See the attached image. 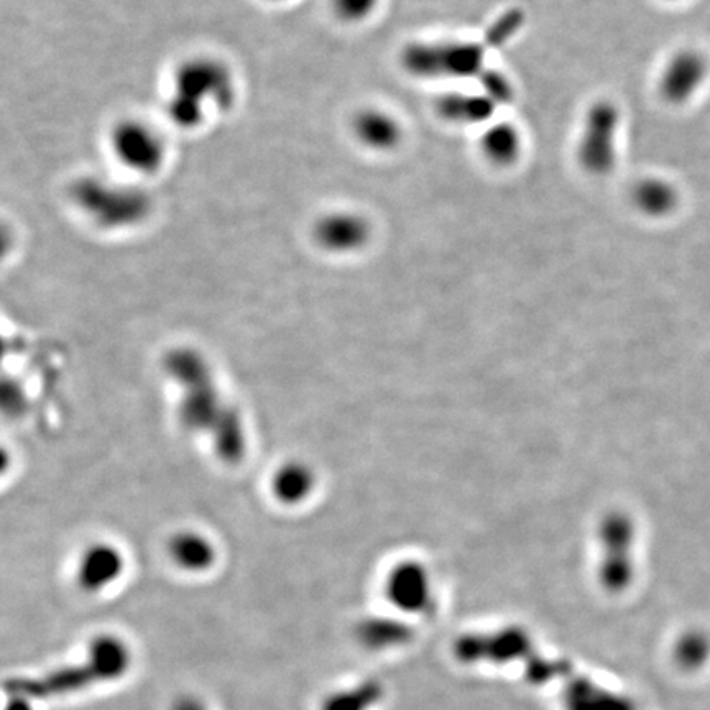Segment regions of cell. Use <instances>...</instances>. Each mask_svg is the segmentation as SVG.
Segmentation results:
<instances>
[{
	"instance_id": "14",
	"label": "cell",
	"mask_w": 710,
	"mask_h": 710,
	"mask_svg": "<svg viewBox=\"0 0 710 710\" xmlns=\"http://www.w3.org/2000/svg\"><path fill=\"white\" fill-rule=\"evenodd\" d=\"M166 553L176 568L186 572H204L213 568L217 551L213 541L201 531L181 530L171 536Z\"/></svg>"
},
{
	"instance_id": "16",
	"label": "cell",
	"mask_w": 710,
	"mask_h": 710,
	"mask_svg": "<svg viewBox=\"0 0 710 710\" xmlns=\"http://www.w3.org/2000/svg\"><path fill=\"white\" fill-rule=\"evenodd\" d=\"M441 117L454 124H484L494 116L495 104L482 94L449 93L438 101Z\"/></svg>"
},
{
	"instance_id": "20",
	"label": "cell",
	"mask_w": 710,
	"mask_h": 710,
	"mask_svg": "<svg viewBox=\"0 0 710 710\" xmlns=\"http://www.w3.org/2000/svg\"><path fill=\"white\" fill-rule=\"evenodd\" d=\"M383 696L382 684L377 681H365L347 691L332 694L324 702L323 710H370L380 702Z\"/></svg>"
},
{
	"instance_id": "3",
	"label": "cell",
	"mask_w": 710,
	"mask_h": 710,
	"mask_svg": "<svg viewBox=\"0 0 710 710\" xmlns=\"http://www.w3.org/2000/svg\"><path fill=\"white\" fill-rule=\"evenodd\" d=\"M130 664L127 646L116 637H101L94 641L88 660L38 678H14L5 683L10 696L33 699L63 696L83 691L102 681H112L122 676Z\"/></svg>"
},
{
	"instance_id": "9",
	"label": "cell",
	"mask_w": 710,
	"mask_h": 710,
	"mask_svg": "<svg viewBox=\"0 0 710 710\" xmlns=\"http://www.w3.org/2000/svg\"><path fill=\"white\" fill-rule=\"evenodd\" d=\"M709 76V61L701 51H678L661 71L660 93L669 104H686L701 91Z\"/></svg>"
},
{
	"instance_id": "22",
	"label": "cell",
	"mask_w": 710,
	"mask_h": 710,
	"mask_svg": "<svg viewBox=\"0 0 710 710\" xmlns=\"http://www.w3.org/2000/svg\"><path fill=\"white\" fill-rule=\"evenodd\" d=\"M377 5L379 0H331L332 12L346 24H359L369 19Z\"/></svg>"
},
{
	"instance_id": "8",
	"label": "cell",
	"mask_w": 710,
	"mask_h": 710,
	"mask_svg": "<svg viewBox=\"0 0 710 710\" xmlns=\"http://www.w3.org/2000/svg\"><path fill=\"white\" fill-rule=\"evenodd\" d=\"M372 227L367 217L355 211H331L319 217L313 237L319 249L329 254H354L369 244Z\"/></svg>"
},
{
	"instance_id": "21",
	"label": "cell",
	"mask_w": 710,
	"mask_h": 710,
	"mask_svg": "<svg viewBox=\"0 0 710 710\" xmlns=\"http://www.w3.org/2000/svg\"><path fill=\"white\" fill-rule=\"evenodd\" d=\"M525 22V15L521 10H508L502 17H498L485 33L487 47H502L510 38L517 35L521 25Z\"/></svg>"
},
{
	"instance_id": "26",
	"label": "cell",
	"mask_w": 710,
	"mask_h": 710,
	"mask_svg": "<svg viewBox=\"0 0 710 710\" xmlns=\"http://www.w3.org/2000/svg\"><path fill=\"white\" fill-rule=\"evenodd\" d=\"M5 710H32V707H30V701H28V699L12 696Z\"/></svg>"
},
{
	"instance_id": "24",
	"label": "cell",
	"mask_w": 710,
	"mask_h": 710,
	"mask_svg": "<svg viewBox=\"0 0 710 710\" xmlns=\"http://www.w3.org/2000/svg\"><path fill=\"white\" fill-rule=\"evenodd\" d=\"M482 93L490 97L495 104H505L513 99V86L507 76L494 70H484L479 76Z\"/></svg>"
},
{
	"instance_id": "5",
	"label": "cell",
	"mask_w": 710,
	"mask_h": 710,
	"mask_svg": "<svg viewBox=\"0 0 710 710\" xmlns=\"http://www.w3.org/2000/svg\"><path fill=\"white\" fill-rule=\"evenodd\" d=\"M484 63V45L461 40L411 43L402 53L403 68L418 78H474Z\"/></svg>"
},
{
	"instance_id": "23",
	"label": "cell",
	"mask_w": 710,
	"mask_h": 710,
	"mask_svg": "<svg viewBox=\"0 0 710 710\" xmlns=\"http://www.w3.org/2000/svg\"><path fill=\"white\" fill-rule=\"evenodd\" d=\"M709 651V641L706 640V637L694 633V635H687L679 641L678 648H676V658L686 668H696L707 660Z\"/></svg>"
},
{
	"instance_id": "4",
	"label": "cell",
	"mask_w": 710,
	"mask_h": 710,
	"mask_svg": "<svg viewBox=\"0 0 710 710\" xmlns=\"http://www.w3.org/2000/svg\"><path fill=\"white\" fill-rule=\"evenodd\" d=\"M71 199L94 226L107 231L137 226L152 211V199L142 188L97 176L79 178L71 188Z\"/></svg>"
},
{
	"instance_id": "6",
	"label": "cell",
	"mask_w": 710,
	"mask_h": 710,
	"mask_svg": "<svg viewBox=\"0 0 710 710\" xmlns=\"http://www.w3.org/2000/svg\"><path fill=\"white\" fill-rule=\"evenodd\" d=\"M109 147L117 162L135 175H157L166 162V142L160 130L135 117L117 120L109 134Z\"/></svg>"
},
{
	"instance_id": "15",
	"label": "cell",
	"mask_w": 710,
	"mask_h": 710,
	"mask_svg": "<svg viewBox=\"0 0 710 710\" xmlns=\"http://www.w3.org/2000/svg\"><path fill=\"white\" fill-rule=\"evenodd\" d=\"M387 594L395 607L406 612H423L429 604V582L425 571L402 566L388 577Z\"/></svg>"
},
{
	"instance_id": "18",
	"label": "cell",
	"mask_w": 710,
	"mask_h": 710,
	"mask_svg": "<svg viewBox=\"0 0 710 710\" xmlns=\"http://www.w3.org/2000/svg\"><path fill=\"white\" fill-rule=\"evenodd\" d=\"M523 140L520 130L510 122H495L490 124L480 135V150L490 163L497 166H508L517 162L520 157Z\"/></svg>"
},
{
	"instance_id": "25",
	"label": "cell",
	"mask_w": 710,
	"mask_h": 710,
	"mask_svg": "<svg viewBox=\"0 0 710 710\" xmlns=\"http://www.w3.org/2000/svg\"><path fill=\"white\" fill-rule=\"evenodd\" d=\"M171 710H208L203 702L193 696L180 697L176 699Z\"/></svg>"
},
{
	"instance_id": "10",
	"label": "cell",
	"mask_w": 710,
	"mask_h": 710,
	"mask_svg": "<svg viewBox=\"0 0 710 710\" xmlns=\"http://www.w3.org/2000/svg\"><path fill=\"white\" fill-rule=\"evenodd\" d=\"M124 569L125 558L122 551L111 543L99 541L89 545L79 556L76 579L83 591L96 594L119 581Z\"/></svg>"
},
{
	"instance_id": "11",
	"label": "cell",
	"mask_w": 710,
	"mask_h": 710,
	"mask_svg": "<svg viewBox=\"0 0 710 710\" xmlns=\"http://www.w3.org/2000/svg\"><path fill=\"white\" fill-rule=\"evenodd\" d=\"M561 701L564 710H637L630 697L605 689L584 676H576L572 669L564 676Z\"/></svg>"
},
{
	"instance_id": "7",
	"label": "cell",
	"mask_w": 710,
	"mask_h": 710,
	"mask_svg": "<svg viewBox=\"0 0 710 710\" xmlns=\"http://www.w3.org/2000/svg\"><path fill=\"white\" fill-rule=\"evenodd\" d=\"M620 111L614 102L597 101L589 107L577 158L584 170L592 175H607L617 163V139Z\"/></svg>"
},
{
	"instance_id": "13",
	"label": "cell",
	"mask_w": 710,
	"mask_h": 710,
	"mask_svg": "<svg viewBox=\"0 0 710 710\" xmlns=\"http://www.w3.org/2000/svg\"><path fill=\"white\" fill-rule=\"evenodd\" d=\"M316 490V474L305 461H286L277 467L270 479V492L285 507H298Z\"/></svg>"
},
{
	"instance_id": "19",
	"label": "cell",
	"mask_w": 710,
	"mask_h": 710,
	"mask_svg": "<svg viewBox=\"0 0 710 710\" xmlns=\"http://www.w3.org/2000/svg\"><path fill=\"white\" fill-rule=\"evenodd\" d=\"M357 635L365 646L374 650H383V648L402 645L410 640V628L393 620L370 618L360 623Z\"/></svg>"
},
{
	"instance_id": "2",
	"label": "cell",
	"mask_w": 710,
	"mask_h": 710,
	"mask_svg": "<svg viewBox=\"0 0 710 710\" xmlns=\"http://www.w3.org/2000/svg\"><path fill=\"white\" fill-rule=\"evenodd\" d=\"M236 99V79L227 65L211 56H193L173 73L166 116L180 129H199L211 112L229 111Z\"/></svg>"
},
{
	"instance_id": "1",
	"label": "cell",
	"mask_w": 710,
	"mask_h": 710,
	"mask_svg": "<svg viewBox=\"0 0 710 710\" xmlns=\"http://www.w3.org/2000/svg\"><path fill=\"white\" fill-rule=\"evenodd\" d=\"M163 372L180 390L181 426L188 433L208 436L222 462L242 461L247 452L244 420L222 395L209 360L194 347H175L163 357Z\"/></svg>"
},
{
	"instance_id": "12",
	"label": "cell",
	"mask_w": 710,
	"mask_h": 710,
	"mask_svg": "<svg viewBox=\"0 0 710 710\" xmlns=\"http://www.w3.org/2000/svg\"><path fill=\"white\" fill-rule=\"evenodd\" d=\"M352 134L355 140L372 152H390L403 139L402 124L390 112L367 107L352 119Z\"/></svg>"
},
{
	"instance_id": "27",
	"label": "cell",
	"mask_w": 710,
	"mask_h": 710,
	"mask_svg": "<svg viewBox=\"0 0 710 710\" xmlns=\"http://www.w3.org/2000/svg\"><path fill=\"white\" fill-rule=\"evenodd\" d=\"M267 2H285V0H267Z\"/></svg>"
},
{
	"instance_id": "17",
	"label": "cell",
	"mask_w": 710,
	"mask_h": 710,
	"mask_svg": "<svg viewBox=\"0 0 710 710\" xmlns=\"http://www.w3.org/2000/svg\"><path fill=\"white\" fill-rule=\"evenodd\" d=\"M633 204L640 213L648 217H661L673 214L678 208L679 193L673 183L658 176H648L638 181L633 188Z\"/></svg>"
}]
</instances>
